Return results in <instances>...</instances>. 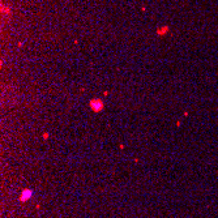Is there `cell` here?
<instances>
[{
    "label": "cell",
    "instance_id": "2",
    "mask_svg": "<svg viewBox=\"0 0 218 218\" xmlns=\"http://www.w3.org/2000/svg\"><path fill=\"white\" fill-rule=\"evenodd\" d=\"M31 196H33V191L31 189H24L22 193H21V196H20V201L25 202V201H28L29 198H31Z\"/></svg>",
    "mask_w": 218,
    "mask_h": 218
},
{
    "label": "cell",
    "instance_id": "4",
    "mask_svg": "<svg viewBox=\"0 0 218 218\" xmlns=\"http://www.w3.org/2000/svg\"><path fill=\"white\" fill-rule=\"evenodd\" d=\"M43 139H44V140L48 139V133H44V135H43Z\"/></svg>",
    "mask_w": 218,
    "mask_h": 218
},
{
    "label": "cell",
    "instance_id": "3",
    "mask_svg": "<svg viewBox=\"0 0 218 218\" xmlns=\"http://www.w3.org/2000/svg\"><path fill=\"white\" fill-rule=\"evenodd\" d=\"M167 31H169V26H163L162 29H158L157 30V34L158 35H163V34H166Z\"/></svg>",
    "mask_w": 218,
    "mask_h": 218
},
{
    "label": "cell",
    "instance_id": "1",
    "mask_svg": "<svg viewBox=\"0 0 218 218\" xmlns=\"http://www.w3.org/2000/svg\"><path fill=\"white\" fill-rule=\"evenodd\" d=\"M90 107L94 112H99L103 108V102L101 99H93V101H90Z\"/></svg>",
    "mask_w": 218,
    "mask_h": 218
}]
</instances>
